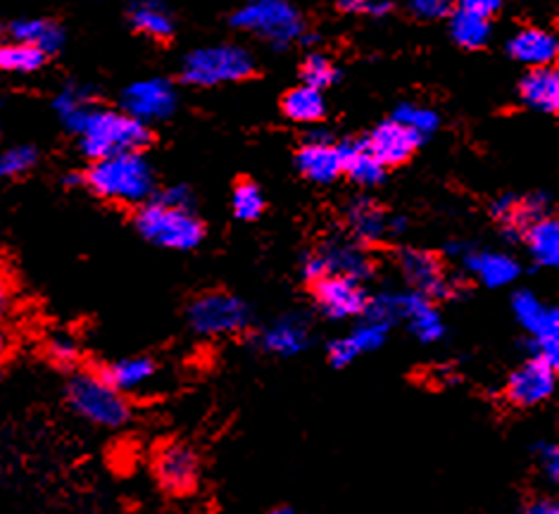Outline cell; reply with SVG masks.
Here are the masks:
<instances>
[{"label": "cell", "instance_id": "cell-35", "mask_svg": "<svg viewBox=\"0 0 559 514\" xmlns=\"http://www.w3.org/2000/svg\"><path fill=\"white\" fill-rule=\"evenodd\" d=\"M389 332H391V324L367 318L362 324L353 328L348 338L353 343V348L357 350V355H365V352L379 350L385 343V338H389Z\"/></svg>", "mask_w": 559, "mask_h": 514}, {"label": "cell", "instance_id": "cell-4", "mask_svg": "<svg viewBox=\"0 0 559 514\" xmlns=\"http://www.w3.org/2000/svg\"><path fill=\"white\" fill-rule=\"evenodd\" d=\"M365 314L385 324L405 322L409 332L421 343H438L445 336L441 312H438L431 298L421 296L419 291H395L381 294L374 300L369 298Z\"/></svg>", "mask_w": 559, "mask_h": 514}, {"label": "cell", "instance_id": "cell-2", "mask_svg": "<svg viewBox=\"0 0 559 514\" xmlns=\"http://www.w3.org/2000/svg\"><path fill=\"white\" fill-rule=\"evenodd\" d=\"M79 148L91 160L119 153H141L151 143L148 124H143L127 112L96 108L79 131Z\"/></svg>", "mask_w": 559, "mask_h": 514}, {"label": "cell", "instance_id": "cell-18", "mask_svg": "<svg viewBox=\"0 0 559 514\" xmlns=\"http://www.w3.org/2000/svg\"><path fill=\"white\" fill-rule=\"evenodd\" d=\"M296 165L305 179L314 183H334L343 175L341 146L331 143L326 131H314V136L298 151Z\"/></svg>", "mask_w": 559, "mask_h": 514}, {"label": "cell", "instance_id": "cell-24", "mask_svg": "<svg viewBox=\"0 0 559 514\" xmlns=\"http://www.w3.org/2000/svg\"><path fill=\"white\" fill-rule=\"evenodd\" d=\"M341 157H343V175L350 181L359 183V187H379V183L385 179V167L377 160V155L365 146V141L343 143Z\"/></svg>", "mask_w": 559, "mask_h": 514}, {"label": "cell", "instance_id": "cell-38", "mask_svg": "<svg viewBox=\"0 0 559 514\" xmlns=\"http://www.w3.org/2000/svg\"><path fill=\"white\" fill-rule=\"evenodd\" d=\"M457 8V0H409V12L419 20H443Z\"/></svg>", "mask_w": 559, "mask_h": 514}, {"label": "cell", "instance_id": "cell-26", "mask_svg": "<svg viewBox=\"0 0 559 514\" xmlns=\"http://www.w3.org/2000/svg\"><path fill=\"white\" fill-rule=\"evenodd\" d=\"M8 34L20 44H29L38 48L46 56L58 52L64 44V32L62 26L50 22V20H20L8 26Z\"/></svg>", "mask_w": 559, "mask_h": 514}, {"label": "cell", "instance_id": "cell-23", "mask_svg": "<svg viewBox=\"0 0 559 514\" xmlns=\"http://www.w3.org/2000/svg\"><path fill=\"white\" fill-rule=\"evenodd\" d=\"M345 217H348V229L357 243L371 246L389 236V215L371 198H355Z\"/></svg>", "mask_w": 559, "mask_h": 514}, {"label": "cell", "instance_id": "cell-39", "mask_svg": "<svg viewBox=\"0 0 559 514\" xmlns=\"http://www.w3.org/2000/svg\"><path fill=\"white\" fill-rule=\"evenodd\" d=\"M48 355L58 367L70 369L79 360V346L74 343V338H70V336H52L48 340Z\"/></svg>", "mask_w": 559, "mask_h": 514}, {"label": "cell", "instance_id": "cell-43", "mask_svg": "<svg viewBox=\"0 0 559 514\" xmlns=\"http://www.w3.org/2000/svg\"><path fill=\"white\" fill-rule=\"evenodd\" d=\"M457 8L490 20L502 8V0H457Z\"/></svg>", "mask_w": 559, "mask_h": 514}, {"label": "cell", "instance_id": "cell-15", "mask_svg": "<svg viewBox=\"0 0 559 514\" xmlns=\"http://www.w3.org/2000/svg\"><path fill=\"white\" fill-rule=\"evenodd\" d=\"M201 477V459L186 443H169L155 457V479L169 495H186Z\"/></svg>", "mask_w": 559, "mask_h": 514}, {"label": "cell", "instance_id": "cell-19", "mask_svg": "<svg viewBox=\"0 0 559 514\" xmlns=\"http://www.w3.org/2000/svg\"><path fill=\"white\" fill-rule=\"evenodd\" d=\"M462 265L467 267L469 274H474L478 282L488 288H502L510 286L522 274V265L504 253H492V250H467L462 258Z\"/></svg>", "mask_w": 559, "mask_h": 514}, {"label": "cell", "instance_id": "cell-13", "mask_svg": "<svg viewBox=\"0 0 559 514\" xmlns=\"http://www.w3.org/2000/svg\"><path fill=\"white\" fill-rule=\"evenodd\" d=\"M177 103V88L167 79H145V82L127 86L122 94L124 112L143 124L167 120L175 115Z\"/></svg>", "mask_w": 559, "mask_h": 514}, {"label": "cell", "instance_id": "cell-21", "mask_svg": "<svg viewBox=\"0 0 559 514\" xmlns=\"http://www.w3.org/2000/svg\"><path fill=\"white\" fill-rule=\"evenodd\" d=\"M557 38L555 34L536 29V26H526V29H519L510 41H508V52L522 64H528V68H548V64L555 62L557 58Z\"/></svg>", "mask_w": 559, "mask_h": 514}, {"label": "cell", "instance_id": "cell-32", "mask_svg": "<svg viewBox=\"0 0 559 514\" xmlns=\"http://www.w3.org/2000/svg\"><path fill=\"white\" fill-rule=\"evenodd\" d=\"M48 56L29 44L20 41H0V72H20L32 74L41 70Z\"/></svg>", "mask_w": 559, "mask_h": 514}, {"label": "cell", "instance_id": "cell-34", "mask_svg": "<svg viewBox=\"0 0 559 514\" xmlns=\"http://www.w3.org/2000/svg\"><path fill=\"white\" fill-rule=\"evenodd\" d=\"M231 210L238 219L252 222L264 213V195L258 183L241 181L231 193Z\"/></svg>", "mask_w": 559, "mask_h": 514}, {"label": "cell", "instance_id": "cell-11", "mask_svg": "<svg viewBox=\"0 0 559 514\" xmlns=\"http://www.w3.org/2000/svg\"><path fill=\"white\" fill-rule=\"evenodd\" d=\"M401 272L412 291L436 300H450L462 291V284L452 276L441 258L429 250H405L401 255Z\"/></svg>", "mask_w": 559, "mask_h": 514}, {"label": "cell", "instance_id": "cell-3", "mask_svg": "<svg viewBox=\"0 0 559 514\" xmlns=\"http://www.w3.org/2000/svg\"><path fill=\"white\" fill-rule=\"evenodd\" d=\"M139 234L145 241L169 250H193L205 239L203 222L193 210H181L159 203L157 198L143 203L134 217Z\"/></svg>", "mask_w": 559, "mask_h": 514}, {"label": "cell", "instance_id": "cell-28", "mask_svg": "<svg viewBox=\"0 0 559 514\" xmlns=\"http://www.w3.org/2000/svg\"><path fill=\"white\" fill-rule=\"evenodd\" d=\"M284 112L288 120L298 124H317L319 120H324L326 100L322 91L302 84L298 88H290L284 96Z\"/></svg>", "mask_w": 559, "mask_h": 514}, {"label": "cell", "instance_id": "cell-10", "mask_svg": "<svg viewBox=\"0 0 559 514\" xmlns=\"http://www.w3.org/2000/svg\"><path fill=\"white\" fill-rule=\"evenodd\" d=\"M336 274V276H350V279L365 282L371 276V260L362 243L348 241V239H329L310 255L302 260V276L310 284L322 279V276Z\"/></svg>", "mask_w": 559, "mask_h": 514}, {"label": "cell", "instance_id": "cell-37", "mask_svg": "<svg viewBox=\"0 0 559 514\" xmlns=\"http://www.w3.org/2000/svg\"><path fill=\"white\" fill-rule=\"evenodd\" d=\"M336 79H338L336 68L324 56L312 52V56L302 62V84L324 91L326 86L334 84Z\"/></svg>", "mask_w": 559, "mask_h": 514}, {"label": "cell", "instance_id": "cell-22", "mask_svg": "<svg viewBox=\"0 0 559 514\" xmlns=\"http://www.w3.org/2000/svg\"><path fill=\"white\" fill-rule=\"evenodd\" d=\"M519 98L528 108L555 115L559 110V74L552 64H548V68H531L522 82H519Z\"/></svg>", "mask_w": 559, "mask_h": 514}, {"label": "cell", "instance_id": "cell-40", "mask_svg": "<svg viewBox=\"0 0 559 514\" xmlns=\"http://www.w3.org/2000/svg\"><path fill=\"white\" fill-rule=\"evenodd\" d=\"M338 8L348 15H369L385 17L391 12V0H341Z\"/></svg>", "mask_w": 559, "mask_h": 514}, {"label": "cell", "instance_id": "cell-30", "mask_svg": "<svg viewBox=\"0 0 559 514\" xmlns=\"http://www.w3.org/2000/svg\"><path fill=\"white\" fill-rule=\"evenodd\" d=\"M131 24L145 36L157 38V41H167L175 34V20H171L169 10L159 3V0H139L131 8Z\"/></svg>", "mask_w": 559, "mask_h": 514}, {"label": "cell", "instance_id": "cell-8", "mask_svg": "<svg viewBox=\"0 0 559 514\" xmlns=\"http://www.w3.org/2000/svg\"><path fill=\"white\" fill-rule=\"evenodd\" d=\"M512 312L516 322L531 336L534 358L559 367V310L531 291H516L512 298Z\"/></svg>", "mask_w": 559, "mask_h": 514}, {"label": "cell", "instance_id": "cell-7", "mask_svg": "<svg viewBox=\"0 0 559 514\" xmlns=\"http://www.w3.org/2000/svg\"><path fill=\"white\" fill-rule=\"evenodd\" d=\"M231 26L264 38L274 48H286L302 36V17L288 0H248L234 12Z\"/></svg>", "mask_w": 559, "mask_h": 514}, {"label": "cell", "instance_id": "cell-45", "mask_svg": "<svg viewBox=\"0 0 559 514\" xmlns=\"http://www.w3.org/2000/svg\"><path fill=\"white\" fill-rule=\"evenodd\" d=\"M12 310V288L10 284L0 276V324H3V320L8 318Z\"/></svg>", "mask_w": 559, "mask_h": 514}, {"label": "cell", "instance_id": "cell-42", "mask_svg": "<svg viewBox=\"0 0 559 514\" xmlns=\"http://www.w3.org/2000/svg\"><path fill=\"white\" fill-rule=\"evenodd\" d=\"M159 203L171 205V207H181V210H193V195L186 187H169L165 193L157 195Z\"/></svg>", "mask_w": 559, "mask_h": 514}, {"label": "cell", "instance_id": "cell-48", "mask_svg": "<svg viewBox=\"0 0 559 514\" xmlns=\"http://www.w3.org/2000/svg\"><path fill=\"white\" fill-rule=\"evenodd\" d=\"M267 514H302V512L293 510V507H274V510H270Z\"/></svg>", "mask_w": 559, "mask_h": 514}, {"label": "cell", "instance_id": "cell-14", "mask_svg": "<svg viewBox=\"0 0 559 514\" xmlns=\"http://www.w3.org/2000/svg\"><path fill=\"white\" fill-rule=\"evenodd\" d=\"M555 386L557 367L531 355L522 367H516L510 374L508 386H504V398L514 407H538L552 398Z\"/></svg>", "mask_w": 559, "mask_h": 514}, {"label": "cell", "instance_id": "cell-12", "mask_svg": "<svg viewBox=\"0 0 559 514\" xmlns=\"http://www.w3.org/2000/svg\"><path fill=\"white\" fill-rule=\"evenodd\" d=\"M312 300L324 318L343 322L362 318L369 306V294L365 291L362 282L329 274L312 282Z\"/></svg>", "mask_w": 559, "mask_h": 514}, {"label": "cell", "instance_id": "cell-20", "mask_svg": "<svg viewBox=\"0 0 559 514\" xmlns=\"http://www.w3.org/2000/svg\"><path fill=\"white\" fill-rule=\"evenodd\" d=\"M260 350L278 355V358H293L310 346V326L305 320L288 314V318L276 320L258 336Z\"/></svg>", "mask_w": 559, "mask_h": 514}, {"label": "cell", "instance_id": "cell-44", "mask_svg": "<svg viewBox=\"0 0 559 514\" xmlns=\"http://www.w3.org/2000/svg\"><path fill=\"white\" fill-rule=\"evenodd\" d=\"M519 514H559V505L555 498H536Z\"/></svg>", "mask_w": 559, "mask_h": 514}, {"label": "cell", "instance_id": "cell-33", "mask_svg": "<svg viewBox=\"0 0 559 514\" xmlns=\"http://www.w3.org/2000/svg\"><path fill=\"white\" fill-rule=\"evenodd\" d=\"M393 120L409 127L412 131H417V134L424 139H429L438 129V124H441V120H438V115L431 108H424V105H417V103L397 105L393 112Z\"/></svg>", "mask_w": 559, "mask_h": 514}, {"label": "cell", "instance_id": "cell-5", "mask_svg": "<svg viewBox=\"0 0 559 514\" xmlns=\"http://www.w3.org/2000/svg\"><path fill=\"white\" fill-rule=\"evenodd\" d=\"M68 401L72 405V410L79 417L91 421V425L119 429L129 425L131 419V407L124 398V393H119L115 386H110L100 374H74L68 384Z\"/></svg>", "mask_w": 559, "mask_h": 514}, {"label": "cell", "instance_id": "cell-36", "mask_svg": "<svg viewBox=\"0 0 559 514\" xmlns=\"http://www.w3.org/2000/svg\"><path fill=\"white\" fill-rule=\"evenodd\" d=\"M38 160V153L32 146H15L0 153V181L15 179L29 171Z\"/></svg>", "mask_w": 559, "mask_h": 514}, {"label": "cell", "instance_id": "cell-47", "mask_svg": "<svg viewBox=\"0 0 559 514\" xmlns=\"http://www.w3.org/2000/svg\"><path fill=\"white\" fill-rule=\"evenodd\" d=\"M407 229V219L405 217H389V234L401 236Z\"/></svg>", "mask_w": 559, "mask_h": 514}, {"label": "cell", "instance_id": "cell-27", "mask_svg": "<svg viewBox=\"0 0 559 514\" xmlns=\"http://www.w3.org/2000/svg\"><path fill=\"white\" fill-rule=\"evenodd\" d=\"M524 241L531 258L540 267H557L559 265V222L555 217H543L536 224H531L524 234Z\"/></svg>", "mask_w": 559, "mask_h": 514}, {"label": "cell", "instance_id": "cell-31", "mask_svg": "<svg viewBox=\"0 0 559 514\" xmlns=\"http://www.w3.org/2000/svg\"><path fill=\"white\" fill-rule=\"evenodd\" d=\"M492 34V26L488 17L474 15V12L460 10L455 8V12L450 15V36L452 41L462 48H481L488 44V38Z\"/></svg>", "mask_w": 559, "mask_h": 514}, {"label": "cell", "instance_id": "cell-9", "mask_svg": "<svg viewBox=\"0 0 559 514\" xmlns=\"http://www.w3.org/2000/svg\"><path fill=\"white\" fill-rule=\"evenodd\" d=\"M189 324L198 336L205 338L234 336L250 326V310L231 294H205L191 302Z\"/></svg>", "mask_w": 559, "mask_h": 514}, {"label": "cell", "instance_id": "cell-1", "mask_svg": "<svg viewBox=\"0 0 559 514\" xmlns=\"http://www.w3.org/2000/svg\"><path fill=\"white\" fill-rule=\"evenodd\" d=\"M86 187L112 203L143 205L155 193V175L141 153H119L93 160L84 171Z\"/></svg>", "mask_w": 559, "mask_h": 514}, {"label": "cell", "instance_id": "cell-17", "mask_svg": "<svg viewBox=\"0 0 559 514\" xmlns=\"http://www.w3.org/2000/svg\"><path fill=\"white\" fill-rule=\"evenodd\" d=\"M426 139L419 136L417 131L401 124L397 120H385L365 139V146L377 155V160L383 167H397L407 163L412 155L419 151Z\"/></svg>", "mask_w": 559, "mask_h": 514}, {"label": "cell", "instance_id": "cell-46", "mask_svg": "<svg viewBox=\"0 0 559 514\" xmlns=\"http://www.w3.org/2000/svg\"><path fill=\"white\" fill-rule=\"evenodd\" d=\"M10 346H12V338H10V332L8 328L0 324V360L5 358V355L10 352Z\"/></svg>", "mask_w": 559, "mask_h": 514}, {"label": "cell", "instance_id": "cell-41", "mask_svg": "<svg viewBox=\"0 0 559 514\" xmlns=\"http://www.w3.org/2000/svg\"><path fill=\"white\" fill-rule=\"evenodd\" d=\"M536 463H538L545 479L552 483L559 481V447L555 443H538L536 445Z\"/></svg>", "mask_w": 559, "mask_h": 514}, {"label": "cell", "instance_id": "cell-6", "mask_svg": "<svg viewBox=\"0 0 559 514\" xmlns=\"http://www.w3.org/2000/svg\"><path fill=\"white\" fill-rule=\"evenodd\" d=\"M255 70L252 56L241 46H205L181 62V79L191 86H222L243 82Z\"/></svg>", "mask_w": 559, "mask_h": 514}, {"label": "cell", "instance_id": "cell-25", "mask_svg": "<svg viewBox=\"0 0 559 514\" xmlns=\"http://www.w3.org/2000/svg\"><path fill=\"white\" fill-rule=\"evenodd\" d=\"M155 374H157V367L151 358H127L105 367L100 376L119 393H131L148 386L155 379Z\"/></svg>", "mask_w": 559, "mask_h": 514}, {"label": "cell", "instance_id": "cell-16", "mask_svg": "<svg viewBox=\"0 0 559 514\" xmlns=\"http://www.w3.org/2000/svg\"><path fill=\"white\" fill-rule=\"evenodd\" d=\"M490 213L510 241H524L531 224L550 215V198L545 193L500 195L498 201H492Z\"/></svg>", "mask_w": 559, "mask_h": 514}, {"label": "cell", "instance_id": "cell-29", "mask_svg": "<svg viewBox=\"0 0 559 514\" xmlns=\"http://www.w3.org/2000/svg\"><path fill=\"white\" fill-rule=\"evenodd\" d=\"M52 108H56L64 129H70L72 134H79L84 122L88 120V115L96 110V103H93L88 88L68 86L60 91L56 103H52Z\"/></svg>", "mask_w": 559, "mask_h": 514}]
</instances>
